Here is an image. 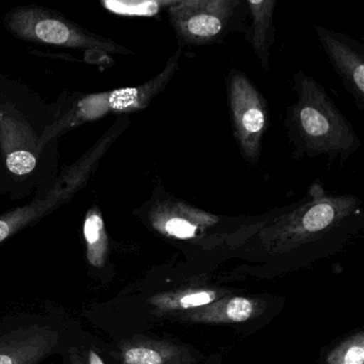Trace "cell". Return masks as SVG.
<instances>
[{"instance_id":"obj_2","label":"cell","mask_w":364,"mask_h":364,"mask_svg":"<svg viewBox=\"0 0 364 364\" xmlns=\"http://www.w3.org/2000/svg\"><path fill=\"white\" fill-rule=\"evenodd\" d=\"M296 100L285 110L284 127L297 159L327 156L344 165L361 141L344 116L315 78L298 71L291 78Z\"/></svg>"},{"instance_id":"obj_5","label":"cell","mask_w":364,"mask_h":364,"mask_svg":"<svg viewBox=\"0 0 364 364\" xmlns=\"http://www.w3.org/2000/svg\"><path fill=\"white\" fill-rule=\"evenodd\" d=\"M166 11L183 48L212 46L242 33L248 16L246 0H171Z\"/></svg>"},{"instance_id":"obj_7","label":"cell","mask_w":364,"mask_h":364,"mask_svg":"<svg viewBox=\"0 0 364 364\" xmlns=\"http://www.w3.org/2000/svg\"><path fill=\"white\" fill-rule=\"evenodd\" d=\"M328 60L360 112H364V46L353 38L314 25Z\"/></svg>"},{"instance_id":"obj_17","label":"cell","mask_w":364,"mask_h":364,"mask_svg":"<svg viewBox=\"0 0 364 364\" xmlns=\"http://www.w3.org/2000/svg\"><path fill=\"white\" fill-rule=\"evenodd\" d=\"M1 186H3V163L0 156V195H1Z\"/></svg>"},{"instance_id":"obj_9","label":"cell","mask_w":364,"mask_h":364,"mask_svg":"<svg viewBox=\"0 0 364 364\" xmlns=\"http://www.w3.org/2000/svg\"><path fill=\"white\" fill-rule=\"evenodd\" d=\"M248 8V24L245 25V39L252 48L262 69L266 72L272 70L270 57L274 43L276 28L274 24V14L276 10V0H246Z\"/></svg>"},{"instance_id":"obj_13","label":"cell","mask_w":364,"mask_h":364,"mask_svg":"<svg viewBox=\"0 0 364 364\" xmlns=\"http://www.w3.org/2000/svg\"><path fill=\"white\" fill-rule=\"evenodd\" d=\"M252 304L246 298L236 297L228 304L227 315L231 321H245L252 314Z\"/></svg>"},{"instance_id":"obj_8","label":"cell","mask_w":364,"mask_h":364,"mask_svg":"<svg viewBox=\"0 0 364 364\" xmlns=\"http://www.w3.org/2000/svg\"><path fill=\"white\" fill-rule=\"evenodd\" d=\"M50 327L24 328L0 336V364H38L59 342Z\"/></svg>"},{"instance_id":"obj_10","label":"cell","mask_w":364,"mask_h":364,"mask_svg":"<svg viewBox=\"0 0 364 364\" xmlns=\"http://www.w3.org/2000/svg\"><path fill=\"white\" fill-rule=\"evenodd\" d=\"M87 259L95 268L103 267L107 255V235L103 217L97 208L89 210L84 225Z\"/></svg>"},{"instance_id":"obj_12","label":"cell","mask_w":364,"mask_h":364,"mask_svg":"<svg viewBox=\"0 0 364 364\" xmlns=\"http://www.w3.org/2000/svg\"><path fill=\"white\" fill-rule=\"evenodd\" d=\"M124 361L127 364H161L163 359L154 349L146 347H133L125 353Z\"/></svg>"},{"instance_id":"obj_15","label":"cell","mask_w":364,"mask_h":364,"mask_svg":"<svg viewBox=\"0 0 364 364\" xmlns=\"http://www.w3.org/2000/svg\"><path fill=\"white\" fill-rule=\"evenodd\" d=\"M364 349L362 346H351L344 358L345 364H363Z\"/></svg>"},{"instance_id":"obj_1","label":"cell","mask_w":364,"mask_h":364,"mask_svg":"<svg viewBox=\"0 0 364 364\" xmlns=\"http://www.w3.org/2000/svg\"><path fill=\"white\" fill-rule=\"evenodd\" d=\"M61 97L52 103L0 70L1 195L24 199L48 191L58 178L59 146L43 139L60 116Z\"/></svg>"},{"instance_id":"obj_6","label":"cell","mask_w":364,"mask_h":364,"mask_svg":"<svg viewBox=\"0 0 364 364\" xmlns=\"http://www.w3.org/2000/svg\"><path fill=\"white\" fill-rule=\"evenodd\" d=\"M225 88L234 138L245 161L257 165L264 136L269 127L267 101L252 80L238 70L229 72Z\"/></svg>"},{"instance_id":"obj_16","label":"cell","mask_w":364,"mask_h":364,"mask_svg":"<svg viewBox=\"0 0 364 364\" xmlns=\"http://www.w3.org/2000/svg\"><path fill=\"white\" fill-rule=\"evenodd\" d=\"M89 364H105L99 355L95 351L91 350L89 353Z\"/></svg>"},{"instance_id":"obj_4","label":"cell","mask_w":364,"mask_h":364,"mask_svg":"<svg viewBox=\"0 0 364 364\" xmlns=\"http://www.w3.org/2000/svg\"><path fill=\"white\" fill-rule=\"evenodd\" d=\"M10 35L22 41L100 53L104 56L135 53L117 42L91 33L59 12L40 6L12 8L3 18Z\"/></svg>"},{"instance_id":"obj_11","label":"cell","mask_w":364,"mask_h":364,"mask_svg":"<svg viewBox=\"0 0 364 364\" xmlns=\"http://www.w3.org/2000/svg\"><path fill=\"white\" fill-rule=\"evenodd\" d=\"M171 0H149V1H103L108 11L121 16L154 18L163 9L169 7Z\"/></svg>"},{"instance_id":"obj_3","label":"cell","mask_w":364,"mask_h":364,"mask_svg":"<svg viewBox=\"0 0 364 364\" xmlns=\"http://www.w3.org/2000/svg\"><path fill=\"white\" fill-rule=\"evenodd\" d=\"M183 48L168 59L165 67L152 80L131 88L118 89L109 92L71 95L61 97L60 116L46 132V146H58V138L82 123L97 120L106 114H129L146 109L155 97L164 92L180 69Z\"/></svg>"},{"instance_id":"obj_14","label":"cell","mask_w":364,"mask_h":364,"mask_svg":"<svg viewBox=\"0 0 364 364\" xmlns=\"http://www.w3.org/2000/svg\"><path fill=\"white\" fill-rule=\"evenodd\" d=\"M215 296L213 293L208 291H200V293L189 294L181 299V306L183 308H195V306H205L214 300Z\"/></svg>"}]
</instances>
